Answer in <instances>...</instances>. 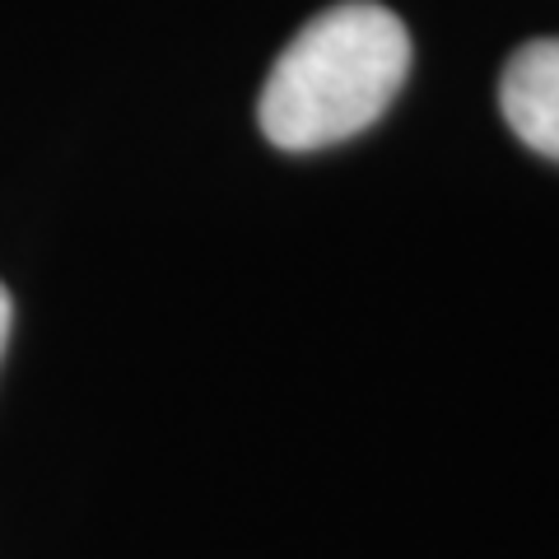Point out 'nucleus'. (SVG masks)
<instances>
[{"label": "nucleus", "mask_w": 559, "mask_h": 559, "mask_svg": "<svg viewBox=\"0 0 559 559\" xmlns=\"http://www.w3.org/2000/svg\"><path fill=\"white\" fill-rule=\"evenodd\" d=\"M411 75V33L378 0H345L280 51L257 103L275 150L308 154L369 131Z\"/></svg>", "instance_id": "f257e3e1"}, {"label": "nucleus", "mask_w": 559, "mask_h": 559, "mask_svg": "<svg viewBox=\"0 0 559 559\" xmlns=\"http://www.w3.org/2000/svg\"><path fill=\"white\" fill-rule=\"evenodd\" d=\"M10 322H14V304H10V289L0 285V355H5V341H10Z\"/></svg>", "instance_id": "7ed1b4c3"}, {"label": "nucleus", "mask_w": 559, "mask_h": 559, "mask_svg": "<svg viewBox=\"0 0 559 559\" xmlns=\"http://www.w3.org/2000/svg\"><path fill=\"white\" fill-rule=\"evenodd\" d=\"M499 108L522 145L559 164V38L513 51L499 80Z\"/></svg>", "instance_id": "f03ea898"}]
</instances>
